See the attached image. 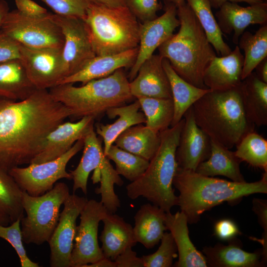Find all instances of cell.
Returning a JSON list of instances; mask_svg holds the SVG:
<instances>
[{"label":"cell","mask_w":267,"mask_h":267,"mask_svg":"<svg viewBox=\"0 0 267 267\" xmlns=\"http://www.w3.org/2000/svg\"><path fill=\"white\" fill-rule=\"evenodd\" d=\"M183 118L175 125L160 132V143L149 161L144 174L126 187L127 194L132 200L142 197L165 212L178 205V196L173 188L178 165L176 152L184 123Z\"/></svg>","instance_id":"6"},{"label":"cell","mask_w":267,"mask_h":267,"mask_svg":"<svg viewBox=\"0 0 267 267\" xmlns=\"http://www.w3.org/2000/svg\"><path fill=\"white\" fill-rule=\"evenodd\" d=\"M160 140V133L141 124L127 129L114 143L122 149L150 161L158 150Z\"/></svg>","instance_id":"32"},{"label":"cell","mask_w":267,"mask_h":267,"mask_svg":"<svg viewBox=\"0 0 267 267\" xmlns=\"http://www.w3.org/2000/svg\"><path fill=\"white\" fill-rule=\"evenodd\" d=\"M158 250L152 254L141 258L144 267H170L177 256V247L170 232H165Z\"/></svg>","instance_id":"39"},{"label":"cell","mask_w":267,"mask_h":267,"mask_svg":"<svg viewBox=\"0 0 267 267\" xmlns=\"http://www.w3.org/2000/svg\"><path fill=\"white\" fill-rule=\"evenodd\" d=\"M229 149L211 140L210 156L198 165L195 172L208 177L222 176L234 182L246 181L240 169L241 161L234 151Z\"/></svg>","instance_id":"29"},{"label":"cell","mask_w":267,"mask_h":267,"mask_svg":"<svg viewBox=\"0 0 267 267\" xmlns=\"http://www.w3.org/2000/svg\"><path fill=\"white\" fill-rule=\"evenodd\" d=\"M263 0V1H264L265 2H267V0Z\"/></svg>","instance_id":"54"},{"label":"cell","mask_w":267,"mask_h":267,"mask_svg":"<svg viewBox=\"0 0 267 267\" xmlns=\"http://www.w3.org/2000/svg\"><path fill=\"white\" fill-rule=\"evenodd\" d=\"M166 212L158 206L147 203L140 206L134 216V234L137 242L151 249L161 240L167 228Z\"/></svg>","instance_id":"27"},{"label":"cell","mask_w":267,"mask_h":267,"mask_svg":"<svg viewBox=\"0 0 267 267\" xmlns=\"http://www.w3.org/2000/svg\"><path fill=\"white\" fill-rule=\"evenodd\" d=\"M88 200L86 197L73 193L64 201L58 223L47 242L50 251V267H71L77 219Z\"/></svg>","instance_id":"14"},{"label":"cell","mask_w":267,"mask_h":267,"mask_svg":"<svg viewBox=\"0 0 267 267\" xmlns=\"http://www.w3.org/2000/svg\"><path fill=\"white\" fill-rule=\"evenodd\" d=\"M19 53L27 76L36 89H49L65 78L62 48L30 47L20 44Z\"/></svg>","instance_id":"13"},{"label":"cell","mask_w":267,"mask_h":267,"mask_svg":"<svg viewBox=\"0 0 267 267\" xmlns=\"http://www.w3.org/2000/svg\"><path fill=\"white\" fill-rule=\"evenodd\" d=\"M101 201L88 200L80 213L71 256V267H85L104 257L98 242L100 221L109 214Z\"/></svg>","instance_id":"11"},{"label":"cell","mask_w":267,"mask_h":267,"mask_svg":"<svg viewBox=\"0 0 267 267\" xmlns=\"http://www.w3.org/2000/svg\"><path fill=\"white\" fill-rule=\"evenodd\" d=\"M252 205V210L257 216L259 222L264 229L263 238L260 242L263 245L262 262L265 264L267 258V202L266 200L254 198Z\"/></svg>","instance_id":"43"},{"label":"cell","mask_w":267,"mask_h":267,"mask_svg":"<svg viewBox=\"0 0 267 267\" xmlns=\"http://www.w3.org/2000/svg\"><path fill=\"white\" fill-rule=\"evenodd\" d=\"M0 238L9 243L16 252L22 267H39V264L32 261L27 255L23 244L20 219L8 225L0 224Z\"/></svg>","instance_id":"40"},{"label":"cell","mask_w":267,"mask_h":267,"mask_svg":"<svg viewBox=\"0 0 267 267\" xmlns=\"http://www.w3.org/2000/svg\"><path fill=\"white\" fill-rule=\"evenodd\" d=\"M162 64L170 83L174 103L172 127L178 123L186 111L211 89L198 88L184 80L175 71L166 58H163Z\"/></svg>","instance_id":"31"},{"label":"cell","mask_w":267,"mask_h":267,"mask_svg":"<svg viewBox=\"0 0 267 267\" xmlns=\"http://www.w3.org/2000/svg\"><path fill=\"white\" fill-rule=\"evenodd\" d=\"M55 14L84 19L91 0H42Z\"/></svg>","instance_id":"41"},{"label":"cell","mask_w":267,"mask_h":267,"mask_svg":"<svg viewBox=\"0 0 267 267\" xmlns=\"http://www.w3.org/2000/svg\"><path fill=\"white\" fill-rule=\"evenodd\" d=\"M140 109V104L136 99L129 105L113 107L106 112L105 114L110 119L118 117L113 123L105 125L100 123L95 124V132L103 140L105 155L123 132L134 125L145 123V117L143 113L139 111Z\"/></svg>","instance_id":"25"},{"label":"cell","mask_w":267,"mask_h":267,"mask_svg":"<svg viewBox=\"0 0 267 267\" xmlns=\"http://www.w3.org/2000/svg\"><path fill=\"white\" fill-rule=\"evenodd\" d=\"M129 82L121 68L107 77L91 80L80 87L62 84L48 90L55 100L70 111L72 120L86 116L98 120L110 108L133 100Z\"/></svg>","instance_id":"5"},{"label":"cell","mask_w":267,"mask_h":267,"mask_svg":"<svg viewBox=\"0 0 267 267\" xmlns=\"http://www.w3.org/2000/svg\"><path fill=\"white\" fill-rule=\"evenodd\" d=\"M173 185L179 192L178 205L188 223H194L204 212L224 202L237 201L255 193H267V172L257 181L237 182L178 167Z\"/></svg>","instance_id":"2"},{"label":"cell","mask_w":267,"mask_h":267,"mask_svg":"<svg viewBox=\"0 0 267 267\" xmlns=\"http://www.w3.org/2000/svg\"><path fill=\"white\" fill-rule=\"evenodd\" d=\"M102 221L104 226L99 239L104 257L114 261L126 248L136 245L133 227L123 218L109 213Z\"/></svg>","instance_id":"26"},{"label":"cell","mask_w":267,"mask_h":267,"mask_svg":"<svg viewBox=\"0 0 267 267\" xmlns=\"http://www.w3.org/2000/svg\"><path fill=\"white\" fill-rule=\"evenodd\" d=\"M94 121L92 117L86 116L76 122L61 123L48 134L31 163H42L60 157L94 128Z\"/></svg>","instance_id":"17"},{"label":"cell","mask_w":267,"mask_h":267,"mask_svg":"<svg viewBox=\"0 0 267 267\" xmlns=\"http://www.w3.org/2000/svg\"><path fill=\"white\" fill-rule=\"evenodd\" d=\"M179 29L158 47L159 55L169 61L175 71L191 85L208 89L204 71L216 56L215 49L193 11L186 2L177 7Z\"/></svg>","instance_id":"3"},{"label":"cell","mask_w":267,"mask_h":267,"mask_svg":"<svg viewBox=\"0 0 267 267\" xmlns=\"http://www.w3.org/2000/svg\"><path fill=\"white\" fill-rule=\"evenodd\" d=\"M105 156L115 163L117 174L131 182L139 178L149 164V161L122 149L114 144L110 146Z\"/></svg>","instance_id":"38"},{"label":"cell","mask_w":267,"mask_h":267,"mask_svg":"<svg viewBox=\"0 0 267 267\" xmlns=\"http://www.w3.org/2000/svg\"><path fill=\"white\" fill-rule=\"evenodd\" d=\"M203 254L207 266L212 267H262V251L251 253L242 248L240 240L234 238L227 245L218 243L214 246L205 247Z\"/></svg>","instance_id":"24"},{"label":"cell","mask_w":267,"mask_h":267,"mask_svg":"<svg viewBox=\"0 0 267 267\" xmlns=\"http://www.w3.org/2000/svg\"><path fill=\"white\" fill-rule=\"evenodd\" d=\"M9 11L8 4L5 0H0V30Z\"/></svg>","instance_id":"51"},{"label":"cell","mask_w":267,"mask_h":267,"mask_svg":"<svg viewBox=\"0 0 267 267\" xmlns=\"http://www.w3.org/2000/svg\"><path fill=\"white\" fill-rule=\"evenodd\" d=\"M234 153L240 160L267 172V140L254 132L245 135L235 146Z\"/></svg>","instance_id":"37"},{"label":"cell","mask_w":267,"mask_h":267,"mask_svg":"<svg viewBox=\"0 0 267 267\" xmlns=\"http://www.w3.org/2000/svg\"><path fill=\"white\" fill-rule=\"evenodd\" d=\"M186 215L181 211L173 214L166 212L165 224L172 234L178 252L176 267H206L205 256L198 251L190 240Z\"/></svg>","instance_id":"23"},{"label":"cell","mask_w":267,"mask_h":267,"mask_svg":"<svg viewBox=\"0 0 267 267\" xmlns=\"http://www.w3.org/2000/svg\"><path fill=\"white\" fill-rule=\"evenodd\" d=\"M185 1L195 14L216 53L222 56L229 54L232 50L223 40V34L213 15L208 0H185Z\"/></svg>","instance_id":"34"},{"label":"cell","mask_w":267,"mask_h":267,"mask_svg":"<svg viewBox=\"0 0 267 267\" xmlns=\"http://www.w3.org/2000/svg\"><path fill=\"white\" fill-rule=\"evenodd\" d=\"M215 235L222 240H229L235 238L240 231L237 225L229 219L218 221L214 226Z\"/></svg>","instance_id":"46"},{"label":"cell","mask_w":267,"mask_h":267,"mask_svg":"<svg viewBox=\"0 0 267 267\" xmlns=\"http://www.w3.org/2000/svg\"><path fill=\"white\" fill-rule=\"evenodd\" d=\"M136 99L145 117L146 126L158 133L171 126L174 113L172 98L139 97Z\"/></svg>","instance_id":"36"},{"label":"cell","mask_w":267,"mask_h":267,"mask_svg":"<svg viewBox=\"0 0 267 267\" xmlns=\"http://www.w3.org/2000/svg\"><path fill=\"white\" fill-rule=\"evenodd\" d=\"M114 261L116 267H144L141 257H138L131 247L126 248Z\"/></svg>","instance_id":"47"},{"label":"cell","mask_w":267,"mask_h":267,"mask_svg":"<svg viewBox=\"0 0 267 267\" xmlns=\"http://www.w3.org/2000/svg\"><path fill=\"white\" fill-rule=\"evenodd\" d=\"M244 55L236 45L227 55L216 56L206 67L203 76L205 86L212 90H225L241 84Z\"/></svg>","instance_id":"20"},{"label":"cell","mask_w":267,"mask_h":267,"mask_svg":"<svg viewBox=\"0 0 267 267\" xmlns=\"http://www.w3.org/2000/svg\"><path fill=\"white\" fill-rule=\"evenodd\" d=\"M70 116L48 89L21 100L0 98V170L30 164L48 134Z\"/></svg>","instance_id":"1"},{"label":"cell","mask_w":267,"mask_h":267,"mask_svg":"<svg viewBox=\"0 0 267 267\" xmlns=\"http://www.w3.org/2000/svg\"><path fill=\"white\" fill-rule=\"evenodd\" d=\"M238 44L244 53L242 74L243 80L253 72L261 61L267 57V24L262 25L255 34L244 32Z\"/></svg>","instance_id":"35"},{"label":"cell","mask_w":267,"mask_h":267,"mask_svg":"<svg viewBox=\"0 0 267 267\" xmlns=\"http://www.w3.org/2000/svg\"><path fill=\"white\" fill-rule=\"evenodd\" d=\"M212 7L215 8H219L222 4L226 1L240 2H244L247 3L249 5L254 4L260 3L262 0H208Z\"/></svg>","instance_id":"49"},{"label":"cell","mask_w":267,"mask_h":267,"mask_svg":"<svg viewBox=\"0 0 267 267\" xmlns=\"http://www.w3.org/2000/svg\"><path fill=\"white\" fill-rule=\"evenodd\" d=\"M85 267H116L114 261L103 257L94 263L86 265Z\"/></svg>","instance_id":"50"},{"label":"cell","mask_w":267,"mask_h":267,"mask_svg":"<svg viewBox=\"0 0 267 267\" xmlns=\"http://www.w3.org/2000/svg\"><path fill=\"white\" fill-rule=\"evenodd\" d=\"M48 15L32 17L13 10L8 13L0 30L27 46L62 48L64 44L62 32Z\"/></svg>","instance_id":"10"},{"label":"cell","mask_w":267,"mask_h":267,"mask_svg":"<svg viewBox=\"0 0 267 267\" xmlns=\"http://www.w3.org/2000/svg\"><path fill=\"white\" fill-rule=\"evenodd\" d=\"M36 89L19 58L0 62V98L23 100Z\"/></svg>","instance_id":"28"},{"label":"cell","mask_w":267,"mask_h":267,"mask_svg":"<svg viewBox=\"0 0 267 267\" xmlns=\"http://www.w3.org/2000/svg\"><path fill=\"white\" fill-rule=\"evenodd\" d=\"M184 123L176 152L178 167L195 171L211 152V139L196 124L192 106L183 115Z\"/></svg>","instance_id":"16"},{"label":"cell","mask_w":267,"mask_h":267,"mask_svg":"<svg viewBox=\"0 0 267 267\" xmlns=\"http://www.w3.org/2000/svg\"><path fill=\"white\" fill-rule=\"evenodd\" d=\"M126 5L143 22L156 18L161 7L158 0H126Z\"/></svg>","instance_id":"42"},{"label":"cell","mask_w":267,"mask_h":267,"mask_svg":"<svg viewBox=\"0 0 267 267\" xmlns=\"http://www.w3.org/2000/svg\"><path fill=\"white\" fill-rule=\"evenodd\" d=\"M243 106L248 121L257 127L267 125V83L254 72L240 85Z\"/></svg>","instance_id":"30"},{"label":"cell","mask_w":267,"mask_h":267,"mask_svg":"<svg viewBox=\"0 0 267 267\" xmlns=\"http://www.w3.org/2000/svg\"><path fill=\"white\" fill-rule=\"evenodd\" d=\"M166 5L173 4L177 7L185 2V0H165Z\"/></svg>","instance_id":"53"},{"label":"cell","mask_w":267,"mask_h":267,"mask_svg":"<svg viewBox=\"0 0 267 267\" xmlns=\"http://www.w3.org/2000/svg\"><path fill=\"white\" fill-rule=\"evenodd\" d=\"M48 17L58 25L64 36L62 58L66 78L80 70L96 54L83 19L51 13Z\"/></svg>","instance_id":"12"},{"label":"cell","mask_w":267,"mask_h":267,"mask_svg":"<svg viewBox=\"0 0 267 267\" xmlns=\"http://www.w3.org/2000/svg\"><path fill=\"white\" fill-rule=\"evenodd\" d=\"M83 155L75 170L70 171L73 180V193L81 189L85 194H87V183L90 173L94 171L91 179L93 183L98 182L100 169L108 158L104 154L100 138L97 136L94 128L91 130L83 139Z\"/></svg>","instance_id":"22"},{"label":"cell","mask_w":267,"mask_h":267,"mask_svg":"<svg viewBox=\"0 0 267 267\" xmlns=\"http://www.w3.org/2000/svg\"><path fill=\"white\" fill-rule=\"evenodd\" d=\"M241 85V84H240ZM197 126L211 140L231 149L253 132L244 110L240 85L225 90H210L192 106Z\"/></svg>","instance_id":"4"},{"label":"cell","mask_w":267,"mask_h":267,"mask_svg":"<svg viewBox=\"0 0 267 267\" xmlns=\"http://www.w3.org/2000/svg\"><path fill=\"white\" fill-rule=\"evenodd\" d=\"M107 5L113 7H120L126 5V0H97Z\"/></svg>","instance_id":"52"},{"label":"cell","mask_w":267,"mask_h":267,"mask_svg":"<svg viewBox=\"0 0 267 267\" xmlns=\"http://www.w3.org/2000/svg\"><path fill=\"white\" fill-rule=\"evenodd\" d=\"M20 44L0 30V62L19 58Z\"/></svg>","instance_id":"44"},{"label":"cell","mask_w":267,"mask_h":267,"mask_svg":"<svg viewBox=\"0 0 267 267\" xmlns=\"http://www.w3.org/2000/svg\"><path fill=\"white\" fill-rule=\"evenodd\" d=\"M255 73L258 78L267 83V57L261 61L255 67Z\"/></svg>","instance_id":"48"},{"label":"cell","mask_w":267,"mask_h":267,"mask_svg":"<svg viewBox=\"0 0 267 267\" xmlns=\"http://www.w3.org/2000/svg\"><path fill=\"white\" fill-rule=\"evenodd\" d=\"M96 55L119 53L138 46L140 24L127 6L91 0L83 19Z\"/></svg>","instance_id":"7"},{"label":"cell","mask_w":267,"mask_h":267,"mask_svg":"<svg viewBox=\"0 0 267 267\" xmlns=\"http://www.w3.org/2000/svg\"><path fill=\"white\" fill-rule=\"evenodd\" d=\"M17 10L21 14L32 17L44 18L49 12L32 0H15Z\"/></svg>","instance_id":"45"},{"label":"cell","mask_w":267,"mask_h":267,"mask_svg":"<svg viewBox=\"0 0 267 267\" xmlns=\"http://www.w3.org/2000/svg\"><path fill=\"white\" fill-rule=\"evenodd\" d=\"M179 25L177 7L173 4L166 5L165 11L161 16L140 24L138 52L127 76L129 82L136 77L142 64L174 34Z\"/></svg>","instance_id":"15"},{"label":"cell","mask_w":267,"mask_h":267,"mask_svg":"<svg viewBox=\"0 0 267 267\" xmlns=\"http://www.w3.org/2000/svg\"><path fill=\"white\" fill-rule=\"evenodd\" d=\"M83 146V139L79 140L57 159L39 164L31 163L25 167H15L8 173L22 191L34 196L41 195L51 190L58 180L72 179L70 173L66 171L67 164Z\"/></svg>","instance_id":"9"},{"label":"cell","mask_w":267,"mask_h":267,"mask_svg":"<svg viewBox=\"0 0 267 267\" xmlns=\"http://www.w3.org/2000/svg\"><path fill=\"white\" fill-rule=\"evenodd\" d=\"M219 9L216 13L218 25L222 34L233 32L232 42L235 44L250 25L267 24V2L243 7L237 2L226 1Z\"/></svg>","instance_id":"18"},{"label":"cell","mask_w":267,"mask_h":267,"mask_svg":"<svg viewBox=\"0 0 267 267\" xmlns=\"http://www.w3.org/2000/svg\"><path fill=\"white\" fill-rule=\"evenodd\" d=\"M70 195L64 182H56L41 195L22 191V205L26 216L20 220L23 242L41 245L48 242L58 222L60 209Z\"/></svg>","instance_id":"8"},{"label":"cell","mask_w":267,"mask_h":267,"mask_svg":"<svg viewBox=\"0 0 267 267\" xmlns=\"http://www.w3.org/2000/svg\"><path fill=\"white\" fill-rule=\"evenodd\" d=\"M162 60L159 54H153L142 64L136 77L129 82L130 90L134 97L172 98Z\"/></svg>","instance_id":"19"},{"label":"cell","mask_w":267,"mask_h":267,"mask_svg":"<svg viewBox=\"0 0 267 267\" xmlns=\"http://www.w3.org/2000/svg\"><path fill=\"white\" fill-rule=\"evenodd\" d=\"M138 49V46L117 54L96 55L80 70L66 77L59 84L80 82L84 85L91 80L107 77L119 69L132 67Z\"/></svg>","instance_id":"21"},{"label":"cell","mask_w":267,"mask_h":267,"mask_svg":"<svg viewBox=\"0 0 267 267\" xmlns=\"http://www.w3.org/2000/svg\"><path fill=\"white\" fill-rule=\"evenodd\" d=\"M22 190L8 172L0 170V224L8 225L24 216Z\"/></svg>","instance_id":"33"}]
</instances>
